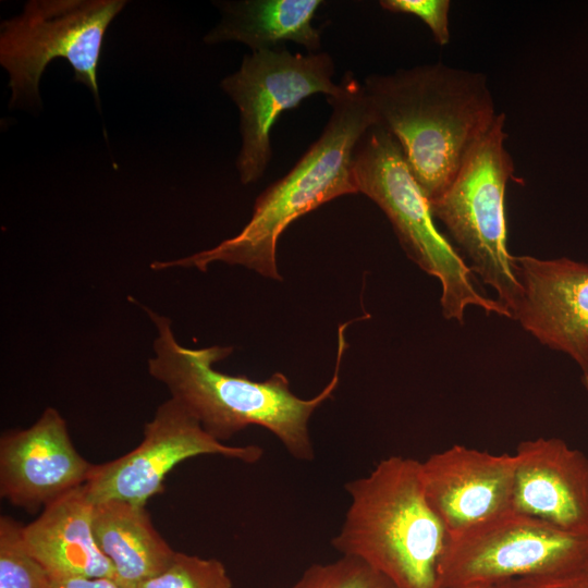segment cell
<instances>
[{
	"label": "cell",
	"instance_id": "6da1fadb",
	"mask_svg": "<svg viewBox=\"0 0 588 588\" xmlns=\"http://www.w3.org/2000/svg\"><path fill=\"white\" fill-rule=\"evenodd\" d=\"M363 87L377 125L396 140L430 203L499 115L485 74L441 62L370 74Z\"/></svg>",
	"mask_w": 588,
	"mask_h": 588
},
{
	"label": "cell",
	"instance_id": "7a4b0ae2",
	"mask_svg": "<svg viewBox=\"0 0 588 588\" xmlns=\"http://www.w3.org/2000/svg\"><path fill=\"white\" fill-rule=\"evenodd\" d=\"M147 313L157 328L155 355L148 359L150 376L163 383L171 397L211 437L224 442L249 426H260L275 436L297 461L315 458L309 419L338 388L350 321L338 330V354L331 380L318 395L305 400L291 391L289 379L281 372L256 381L215 369L213 365L228 357L233 347H185L176 341L171 319L150 309Z\"/></svg>",
	"mask_w": 588,
	"mask_h": 588
},
{
	"label": "cell",
	"instance_id": "3957f363",
	"mask_svg": "<svg viewBox=\"0 0 588 588\" xmlns=\"http://www.w3.org/2000/svg\"><path fill=\"white\" fill-rule=\"evenodd\" d=\"M340 85V94L327 98L332 112L320 137L283 177L261 192L250 219L236 235L188 257L155 261L151 269L180 267L206 271L213 262H224L281 280L277 246L287 226L334 198L358 193L355 149L377 119L363 83L352 72L343 74Z\"/></svg>",
	"mask_w": 588,
	"mask_h": 588
},
{
	"label": "cell",
	"instance_id": "277c9868",
	"mask_svg": "<svg viewBox=\"0 0 588 588\" xmlns=\"http://www.w3.org/2000/svg\"><path fill=\"white\" fill-rule=\"evenodd\" d=\"M345 490L350 505L332 547L365 562L395 588H441L449 531L425 495L420 462L387 457Z\"/></svg>",
	"mask_w": 588,
	"mask_h": 588
},
{
	"label": "cell",
	"instance_id": "5b68a950",
	"mask_svg": "<svg viewBox=\"0 0 588 588\" xmlns=\"http://www.w3.org/2000/svg\"><path fill=\"white\" fill-rule=\"evenodd\" d=\"M354 176L358 193L376 203L390 220L407 257L439 280L445 319L463 322L469 306L512 319L497 299L478 290L468 264L437 228L430 201L399 144L377 124L356 146Z\"/></svg>",
	"mask_w": 588,
	"mask_h": 588
},
{
	"label": "cell",
	"instance_id": "8992f818",
	"mask_svg": "<svg viewBox=\"0 0 588 588\" xmlns=\"http://www.w3.org/2000/svg\"><path fill=\"white\" fill-rule=\"evenodd\" d=\"M505 114L473 149L449 187L430 203L434 219L469 260V269L497 293L514 318L522 294L507 248L505 191L514 162L505 147ZM464 258V259H465Z\"/></svg>",
	"mask_w": 588,
	"mask_h": 588
},
{
	"label": "cell",
	"instance_id": "52a82bcc",
	"mask_svg": "<svg viewBox=\"0 0 588 588\" xmlns=\"http://www.w3.org/2000/svg\"><path fill=\"white\" fill-rule=\"evenodd\" d=\"M125 0H30L0 25V63L9 74L10 107L40 105L39 84L47 65L62 58L73 79L99 106L97 68L105 34Z\"/></svg>",
	"mask_w": 588,
	"mask_h": 588
},
{
	"label": "cell",
	"instance_id": "ba28073f",
	"mask_svg": "<svg viewBox=\"0 0 588 588\" xmlns=\"http://www.w3.org/2000/svg\"><path fill=\"white\" fill-rule=\"evenodd\" d=\"M586 567L588 534L567 532L509 510L450 534L439 577L441 588H469Z\"/></svg>",
	"mask_w": 588,
	"mask_h": 588
},
{
	"label": "cell",
	"instance_id": "9c48e42d",
	"mask_svg": "<svg viewBox=\"0 0 588 588\" xmlns=\"http://www.w3.org/2000/svg\"><path fill=\"white\" fill-rule=\"evenodd\" d=\"M334 62L328 52H290L286 48L245 54L220 87L240 113L241 148L236 170L243 184L262 177L272 157L271 128L282 112L315 94L338 96Z\"/></svg>",
	"mask_w": 588,
	"mask_h": 588
},
{
	"label": "cell",
	"instance_id": "30bf717a",
	"mask_svg": "<svg viewBox=\"0 0 588 588\" xmlns=\"http://www.w3.org/2000/svg\"><path fill=\"white\" fill-rule=\"evenodd\" d=\"M262 454L258 445H230L215 439L179 401L170 397L145 424L140 443L113 461L94 464L84 487L93 504L119 500L146 506L150 498L163 491L167 475L191 457L219 455L253 464Z\"/></svg>",
	"mask_w": 588,
	"mask_h": 588
},
{
	"label": "cell",
	"instance_id": "8fae6325",
	"mask_svg": "<svg viewBox=\"0 0 588 588\" xmlns=\"http://www.w3.org/2000/svg\"><path fill=\"white\" fill-rule=\"evenodd\" d=\"M522 287L514 314L542 345L568 355L588 378V265L566 257H514Z\"/></svg>",
	"mask_w": 588,
	"mask_h": 588
},
{
	"label": "cell",
	"instance_id": "7c38bea8",
	"mask_svg": "<svg viewBox=\"0 0 588 588\" xmlns=\"http://www.w3.org/2000/svg\"><path fill=\"white\" fill-rule=\"evenodd\" d=\"M94 464L75 449L60 413L47 407L30 427L0 439V495L28 512L84 486Z\"/></svg>",
	"mask_w": 588,
	"mask_h": 588
},
{
	"label": "cell",
	"instance_id": "4fadbf2b",
	"mask_svg": "<svg viewBox=\"0 0 588 588\" xmlns=\"http://www.w3.org/2000/svg\"><path fill=\"white\" fill-rule=\"evenodd\" d=\"M514 454L453 445L420 462L425 495L450 534L510 510Z\"/></svg>",
	"mask_w": 588,
	"mask_h": 588
},
{
	"label": "cell",
	"instance_id": "5bb4252c",
	"mask_svg": "<svg viewBox=\"0 0 588 588\" xmlns=\"http://www.w3.org/2000/svg\"><path fill=\"white\" fill-rule=\"evenodd\" d=\"M510 510L564 531L588 534V458L558 438L522 441Z\"/></svg>",
	"mask_w": 588,
	"mask_h": 588
},
{
	"label": "cell",
	"instance_id": "9a60e30c",
	"mask_svg": "<svg viewBox=\"0 0 588 588\" xmlns=\"http://www.w3.org/2000/svg\"><path fill=\"white\" fill-rule=\"evenodd\" d=\"M93 512L94 504L81 486L45 506L34 522L23 526L28 551L50 579L105 577L118 581L96 541Z\"/></svg>",
	"mask_w": 588,
	"mask_h": 588
},
{
	"label": "cell",
	"instance_id": "2e32d148",
	"mask_svg": "<svg viewBox=\"0 0 588 588\" xmlns=\"http://www.w3.org/2000/svg\"><path fill=\"white\" fill-rule=\"evenodd\" d=\"M219 22L204 36L208 45L241 42L252 52L280 50L291 41L319 52L321 30L313 25L321 0L215 1Z\"/></svg>",
	"mask_w": 588,
	"mask_h": 588
},
{
	"label": "cell",
	"instance_id": "e0dca14e",
	"mask_svg": "<svg viewBox=\"0 0 588 588\" xmlns=\"http://www.w3.org/2000/svg\"><path fill=\"white\" fill-rule=\"evenodd\" d=\"M96 541L122 588H137L173 562L176 551L155 528L145 506L119 500L94 504Z\"/></svg>",
	"mask_w": 588,
	"mask_h": 588
},
{
	"label": "cell",
	"instance_id": "ac0fdd59",
	"mask_svg": "<svg viewBox=\"0 0 588 588\" xmlns=\"http://www.w3.org/2000/svg\"><path fill=\"white\" fill-rule=\"evenodd\" d=\"M23 526L0 517V588H49L50 577L28 551Z\"/></svg>",
	"mask_w": 588,
	"mask_h": 588
},
{
	"label": "cell",
	"instance_id": "d6986e66",
	"mask_svg": "<svg viewBox=\"0 0 588 588\" xmlns=\"http://www.w3.org/2000/svg\"><path fill=\"white\" fill-rule=\"evenodd\" d=\"M292 588H395L382 574L359 559L341 555L308 566Z\"/></svg>",
	"mask_w": 588,
	"mask_h": 588
},
{
	"label": "cell",
	"instance_id": "ffe728a7",
	"mask_svg": "<svg viewBox=\"0 0 588 588\" xmlns=\"http://www.w3.org/2000/svg\"><path fill=\"white\" fill-rule=\"evenodd\" d=\"M137 588H232V581L219 560L176 552L166 571Z\"/></svg>",
	"mask_w": 588,
	"mask_h": 588
},
{
	"label": "cell",
	"instance_id": "44dd1931",
	"mask_svg": "<svg viewBox=\"0 0 588 588\" xmlns=\"http://www.w3.org/2000/svg\"><path fill=\"white\" fill-rule=\"evenodd\" d=\"M379 4L393 13L419 17L428 26L438 45L445 46L450 42L449 0H381Z\"/></svg>",
	"mask_w": 588,
	"mask_h": 588
},
{
	"label": "cell",
	"instance_id": "7402d4cb",
	"mask_svg": "<svg viewBox=\"0 0 588 588\" xmlns=\"http://www.w3.org/2000/svg\"><path fill=\"white\" fill-rule=\"evenodd\" d=\"M491 588H588V567L568 573L511 579Z\"/></svg>",
	"mask_w": 588,
	"mask_h": 588
},
{
	"label": "cell",
	"instance_id": "603a6c76",
	"mask_svg": "<svg viewBox=\"0 0 588 588\" xmlns=\"http://www.w3.org/2000/svg\"><path fill=\"white\" fill-rule=\"evenodd\" d=\"M49 588H122L118 581L105 577H73L50 579Z\"/></svg>",
	"mask_w": 588,
	"mask_h": 588
},
{
	"label": "cell",
	"instance_id": "cb8c5ba5",
	"mask_svg": "<svg viewBox=\"0 0 588 588\" xmlns=\"http://www.w3.org/2000/svg\"><path fill=\"white\" fill-rule=\"evenodd\" d=\"M583 384L586 389L587 395H588V378H581Z\"/></svg>",
	"mask_w": 588,
	"mask_h": 588
},
{
	"label": "cell",
	"instance_id": "d4e9b609",
	"mask_svg": "<svg viewBox=\"0 0 588 588\" xmlns=\"http://www.w3.org/2000/svg\"><path fill=\"white\" fill-rule=\"evenodd\" d=\"M469 588H491V586L478 585V586H473V587H469Z\"/></svg>",
	"mask_w": 588,
	"mask_h": 588
}]
</instances>
